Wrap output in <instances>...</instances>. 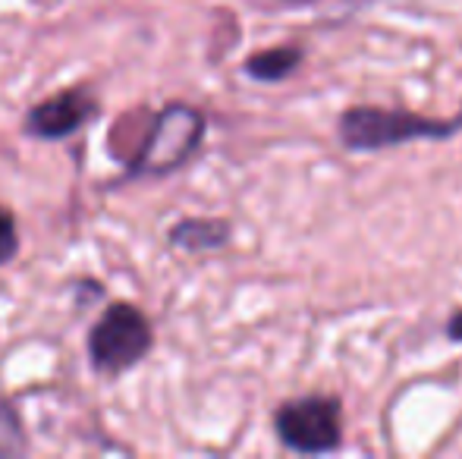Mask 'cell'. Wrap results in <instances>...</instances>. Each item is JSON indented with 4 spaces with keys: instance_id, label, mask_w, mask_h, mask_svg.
<instances>
[{
    "instance_id": "5b68a950",
    "label": "cell",
    "mask_w": 462,
    "mask_h": 459,
    "mask_svg": "<svg viewBox=\"0 0 462 459\" xmlns=\"http://www.w3.org/2000/svg\"><path fill=\"white\" fill-rule=\"evenodd\" d=\"M97 116V98L88 86L60 88L48 98L35 101L25 111L23 133L38 142H63L73 139Z\"/></svg>"
},
{
    "instance_id": "ba28073f",
    "label": "cell",
    "mask_w": 462,
    "mask_h": 459,
    "mask_svg": "<svg viewBox=\"0 0 462 459\" xmlns=\"http://www.w3.org/2000/svg\"><path fill=\"white\" fill-rule=\"evenodd\" d=\"M29 454V435L19 409L6 397H0V456H25Z\"/></svg>"
},
{
    "instance_id": "52a82bcc",
    "label": "cell",
    "mask_w": 462,
    "mask_h": 459,
    "mask_svg": "<svg viewBox=\"0 0 462 459\" xmlns=\"http://www.w3.org/2000/svg\"><path fill=\"white\" fill-rule=\"evenodd\" d=\"M305 54L296 44H277V48L255 50L249 60L243 63V73L255 82H283L302 67Z\"/></svg>"
},
{
    "instance_id": "7a4b0ae2",
    "label": "cell",
    "mask_w": 462,
    "mask_h": 459,
    "mask_svg": "<svg viewBox=\"0 0 462 459\" xmlns=\"http://www.w3.org/2000/svg\"><path fill=\"white\" fill-rule=\"evenodd\" d=\"M208 133V116L201 107L186 101H171L154 116L139 139L133 158H126V179H158L183 170Z\"/></svg>"
},
{
    "instance_id": "277c9868",
    "label": "cell",
    "mask_w": 462,
    "mask_h": 459,
    "mask_svg": "<svg viewBox=\"0 0 462 459\" xmlns=\"http://www.w3.org/2000/svg\"><path fill=\"white\" fill-rule=\"evenodd\" d=\"M274 435L299 456H328L343 444V403L330 393L286 399L274 412Z\"/></svg>"
},
{
    "instance_id": "3957f363",
    "label": "cell",
    "mask_w": 462,
    "mask_h": 459,
    "mask_svg": "<svg viewBox=\"0 0 462 459\" xmlns=\"http://www.w3.org/2000/svg\"><path fill=\"white\" fill-rule=\"evenodd\" d=\"M88 362L104 378H120L145 362L154 349V327L133 302H110L86 337Z\"/></svg>"
},
{
    "instance_id": "9c48e42d",
    "label": "cell",
    "mask_w": 462,
    "mask_h": 459,
    "mask_svg": "<svg viewBox=\"0 0 462 459\" xmlns=\"http://www.w3.org/2000/svg\"><path fill=\"white\" fill-rule=\"evenodd\" d=\"M19 255V227H16V215L10 208L0 205V268L10 264Z\"/></svg>"
},
{
    "instance_id": "8992f818",
    "label": "cell",
    "mask_w": 462,
    "mask_h": 459,
    "mask_svg": "<svg viewBox=\"0 0 462 459\" xmlns=\"http://www.w3.org/2000/svg\"><path fill=\"white\" fill-rule=\"evenodd\" d=\"M167 239H171V245L189 252V255H208V252L230 245L233 227L224 217H183L180 224H173Z\"/></svg>"
},
{
    "instance_id": "8fae6325",
    "label": "cell",
    "mask_w": 462,
    "mask_h": 459,
    "mask_svg": "<svg viewBox=\"0 0 462 459\" xmlns=\"http://www.w3.org/2000/svg\"><path fill=\"white\" fill-rule=\"evenodd\" d=\"M286 6H311V4H321V0H280ZM346 4H362V0H346Z\"/></svg>"
},
{
    "instance_id": "30bf717a",
    "label": "cell",
    "mask_w": 462,
    "mask_h": 459,
    "mask_svg": "<svg viewBox=\"0 0 462 459\" xmlns=\"http://www.w3.org/2000/svg\"><path fill=\"white\" fill-rule=\"evenodd\" d=\"M447 337H450L453 344H462V308H457V312L447 318Z\"/></svg>"
},
{
    "instance_id": "6da1fadb",
    "label": "cell",
    "mask_w": 462,
    "mask_h": 459,
    "mask_svg": "<svg viewBox=\"0 0 462 459\" xmlns=\"http://www.w3.org/2000/svg\"><path fill=\"white\" fill-rule=\"evenodd\" d=\"M462 133V111L457 116H428L400 107L353 105L337 120L340 145L349 151H383L409 142H444Z\"/></svg>"
}]
</instances>
